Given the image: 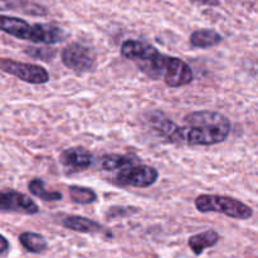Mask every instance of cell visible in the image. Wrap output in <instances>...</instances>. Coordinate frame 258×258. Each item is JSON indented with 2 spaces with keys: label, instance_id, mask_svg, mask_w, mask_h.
I'll return each mask as SVG.
<instances>
[{
  "label": "cell",
  "instance_id": "cell-11",
  "mask_svg": "<svg viewBox=\"0 0 258 258\" xmlns=\"http://www.w3.org/2000/svg\"><path fill=\"white\" fill-rule=\"evenodd\" d=\"M63 227L80 233H105L107 229L98 222L82 216H68L62 221Z\"/></svg>",
  "mask_w": 258,
  "mask_h": 258
},
{
  "label": "cell",
  "instance_id": "cell-12",
  "mask_svg": "<svg viewBox=\"0 0 258 258\" xmlns=\"http://www.w3.org/2000/svg\"><path fill=\"white\" fill-rule=\"evenodd\" d=\"M219 239H221V236L218 234V232L213 231V229H208L206 232H202V233L191 236L188 239V246L193 251L194 254L199 256L206 249L216 246L219 242Z\"/></svg>",
  "mask_w": 258,
  "mask_h": 258
},
{
  "label": "cell",
  "instance_id": "cell-17",
  "mask_svg": "<svg viewBox=\"0 0 258 258\" xmlns=\"http://www.w3.org/2000/svg\"><path fill=\"white\" fill-rule=\"evenodd\" d=\"M28 190L37 198H40L44 202H58L63 198L59 191L55 190H47L45 184L42 179H33L28 183Z\"/></svg>",
  "mask_w": 258,
  "mask_h": 258
},
{
  "label": "cell",
  "instance_id": "cell-19",
  "mask_svg": "<svg viewBox=\"0 0 258 258\" xmlns=\"http://www.w3.org/2000/svg\"><path fill=\"white\" fill-rule=\"evenodd\" d=\"M24 53L29 57L34 58V59H42V60H49L55 57L57 52L55 49L49 47H27L24 49Z\"/></svg>",
  "mask_w": 258,
  "mask_h": 258
},
{
  "label": "cell",
  "instance_id": "cell-20",
  "mask_svg": "<svg viewBox=\"0 0 258 258\" xmlns=\"http://www.w3.org/2000/svg\"><path fill=\"white\" fill-rule=\"evenodd\" d=\"M139 212V208L136 207H111L107 212H106V218L107 219H117V218H125V217H130L133 214H136Z\"/></svg>",
  "mask_w": 258,
  "mask_h": 258
},
{
  "label": "cell",
  "instance_id": "cell-9",
  "mask_svg": "<svg viewBox=\"0 0 258 258\" xmlns=\"http://www.w3.org/2000/svg\"><path fill=\"white\" fill-rule=\"evenodd\" d=\"M59 161L64 168L75 171L86 170L92 164V155L90 151L81 146L66 149L60 153Z\"/></svg>",
  "mask_w": 258,
  "mask_h": 258
},
{
  "label": "cell",
  "instance_id": "cell-2",
  "mask_svg": "<svg viewBox=\"0 0 258 258\" xmlns=\"http://www.w3.org/2000/svg\"><path fill=\"white\" fill-rule=\"evenodd\" d=\"M0 28L4 33L23 40H30L33 43L43 44H57L68 37L67 33L60 27L54 24H29L25 20L15 17L2 15Z\"/></svg>",
  "mask_w": 258,
  "mask_h": 258
},
{
  "label": "cell",
  "instance_id": "cell-3",
  "mask_svg": "<svg viewBox=\"0 0 258 258\" xmlns=\"http://www.w3.org/2000/svg\"><path fill=\"white\" fill-rule=\"evenodd\" d=\"M196 208L201 213H221L229 218L246 221L253 216L251 207L236 198L217 194H201L196 199Z\"/></svg>",
  "mask_w": 258,
  "mask_h": 258
},
{
  "label": "cell",
  "instance_id": "cell-8",
  "mask_svg": "<svg viewBox=\"0 0 258 258\" xmlns=\"http://www.w3.org/2000/svg\"><path fill=\"white\" fill-rule=\"evenodd\" d=\"M163 80L169 87H183V86L191 83V81H193V71L189 67L188 63L184 62L183 59L169 55L168 64H166Z\"/></svg>",
  "mask_w": 258,
  "mask_h": 258
},
{
  "label": "cell",
  "instance_id": "cell-13",
  "mask_svg": "<svg viewBox=\"0 0 258 258\" xmlns=\"http://www.w3.org/2000/svg\"><path fill=\"white\" fill-rule=\"evenodd\" d=\"M222 40H223V37L214 29L194 30L189 38L191 47L202 48V49L216 47L219 43H222Z\"/></svg>",
  "mask_w": 258,
  "mask_h": 258
},
{
  "label": "cell",
  "instance_id": "cell-10",
  "mask_svg": "<svg viewBox=\"0 0 258 258\" xmlns=\"http://www.w3.org/2000/svg\"><path fill=\"white\" fill-rule=\"evenodd\" d=\"M188 125H203V126H226V127H232L231 121L228 117L219 112L214 111H194V112L188 113L184 117Z\"/></svg>",
  "mask_w": 258,
  "mask_h": 258
},
{
  "label": "cell",
  "instance_id": "cell-14",
  "mask_svg": "<svg viewBox=\"0 0 258 258\" xmlns=\"http://www.w3.org/2000/svg\"><path fill=\"white\" fill-rule=\"evenodd\" d=\"M139 159L134 155H120V154H106L101 158V168L106 171L118 170V169L127 168V166L136 165Z\"/></svg>",
  "mask_w": 258,
  "mask_h": 258
},
{
  "label": "cell",
  "instance_id": "cell-6",
  "mask_svg": "<svg viewBox=\"0 0 258 258\" xmlns=\"http://www.w3.org/2000/svg\"><path fill=\"white\" fill-rule=\"evenodd\" d=\"M159 179V171L154 166L136 164L127 166L118 171L115 181L121 186L133 188H149L154 185Z\"/></svg>",
  "mask_w": 258,
  "mask_h": 258
},
{
  "label": "cell",
  "instance_id": "cell-21",
  "mask_svg": "<svg viewBox=\"0 0 258 258\" xmlns=\"http://www.w3.org/2000/svg\"><path fill=\"white\" fill-rule=\"evenodd\" d=\"M194 4L198 5H208V7H217V5L221 4L222 0H190Z\"/></svg>",
  "mask_w": 258,
  "mask_h": 258
},
{
  "label": "cell",
  "instance_id": "cell-7",
  "mask_svg": "<svg viewBox=\"0 0 258 258\" xmlns=\"http://www.w3.org/2000/svg\"><path fill=\"white\" fill-rule=\"evenodd\" d=\"M0 209L2 212H17L24 214H37L39 212V207L29 197L10 189L0 193Z\"/></svg>",
  "mask_w": 258,
  "mask_h": 258
},
{
  "label": "cell",
  "instance_id": "cell-4",
  "mask_svg": "<svg viewBox=\"0 0 258 258\" xmlns=\"http://www.w3.org/2000/svg\"><path fill=\"white\" fill-rule=\"evenodd\" d=\"M62 63L77 75L90 72L96 63V53L88 45L82 43H71L60 53Z\"/></svg>",
  "mask_w": 258,
  "mask_h": 258
},
{
  "label": "cell",
  "instance_id": "cell-18",
  "mask_svg": "<svg viewBox=\"0 0 258 258\" xmlns=\"http://www.w3.org/2000/svg\"><path fill=\"white\" fill-rule=\"evenodd\" d=\"M70 197L77 204H91L97 201V194L93 189L80 185L70 186Z\"/></svg>",
  "mask_w": 258,
  "mask_h": 258
},
{
  "label": "cell",
  "instance_id": "cell-1",
  "mask_svg": "<svg viewBox=\"0 0 258 258\" xmlns=\"http://www.w3.org/2000/svg\"><path fill=\"white\" fill-rule=\"evenodd\" d=\"M150 125L158 135L171 144L189 146H211L221 144L228 139L232 130V127L226 126H178L160 112L151 113Z\"/></svg>",
  "mask_w": 258,
  "mask_h": 258
},
{
  "label": "cell",
  "instance_id": "cell-5",
  "mask_svg": "<svg viewBox=\"0 0 258 258\" xmlns=\"http://www.w3.org/2000/svg\"><path fill=\"white\" fill-rule=\"evenodd\" d=\"M0 67L4 73L14 76L23 82L30 83V85H44V83L49 82V73L42 66L3 58L0 62Z\"/></svg>",
  "mask_w": 258,
  "mask_h": 258
},
{
  "label": "cell",
  "instance_id": "cell-22",
  "mask_svg": "<svg viewBox=\"0 0 258 258\" xmlns=\"http://www.w3.org/2000/svg\"><path fill=\"white\" fill-rule=\"evenodd\" d=\"M8 249H9V243H8V239L5 238L4 236H2V249H0V251H2L3 256L7 253Z\"/></svg>",
  "mask_w": 258,
  "mask_h": 258
},
{
  "label": "cell",
  "instance_id": "cell-15",
  "mask_svg": "<svg viewBox=\"0 0 258 258\" xmlns=\"http://www.w3.org/2000/svg\"><path fill=\"white\" fill-rule=\"evenodd\" d=\"M3 10H20L23 13H27L29 15H47V9L44 7L29 0H2Z\"/></svg>",
  "mask_w": 258,
  "mask_h": 258
},
{
  "label": "cell",
  "instance_id": "cell-16",
  "mask_svg": "<svg viewBox=\"0 0 258 258\" xmlns=\"http://www.w3.org/2000/svg\"><path fill=\"white\" fill-rule=\"evenodd\" d=\"M19 242L30 253H43L48 248L47 239L35 232H23L19 236Z\"/></svg>",
  "mask_w": 258,
  "mask_h": 258
}]
</instances>
